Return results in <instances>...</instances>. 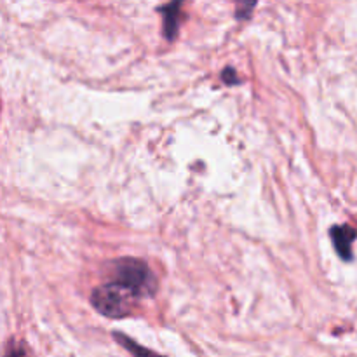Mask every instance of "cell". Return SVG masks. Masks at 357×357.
I'll list each match as a JSON object with an SVG mask.
<instances>
[{
    "label": "cell",
    "instance_id": "2",
    "mask_svg": "<svg viewBox=\"0 0 357 357\" xmlns=\"http://www.w3.org/2000/svg\"><path fill=\"white\" fill-rule=\"evenodd\" d=\"M136 302L138 300L131 293H128L124 288L110 281L107 284L94 288L93 295H91V305L101 316L110 317V319H121V317L129 316L135 309Z\"/></svg>",
    "mask_w": 357,
    "mask_h": 357
},
{
    "label": "cell",
    "instance_id": "1",
    "mask_svg": "<svg viewBox=\"0 0 357 357\" xmlns=\"http://www.w3.org/2000/svg\"><path fill=\"white\" fill-rule=\"evenodd\" d=\"M110 282L124 288L136 300L150 298L157 291V279L149 265L138 258H119L110 264Z\"/></svg>",
    "mask_w": 357,
    "mask_h": 357
},
{
    "label": "cell",
    "instance_id": "5",
    "mask_svg": "<svg viewBox=\"0 0 357 357\" xmlns=\"http://www.w3.org/2000/svg\"><path fill=\"white\" fill-rule=\"evenodd\" d=\"M114 337H115V340L122 345V347L128 349V351L131 352L132 357H162V356L155 354V352L149 351V349L142 347V345H138L135 340H131L129 337H126V335L114 333Z\"/></svg>",
    "mask_w": 357,
    "mask_h": 357
},
{
    "label": "cell",
    "instance_id": "3",
    "mask_svg": "<svg viewBox=\"0 0 357 357\" xmlns=\"http://www.w3.org/2000/svg\"><path fill=\"white\" fill-rule=\"evenodd\" d=\"M330 234L338 257L344 258V260H351L352 244H354V241L357 239V230L349 225H338L333 227V229L330 230Z\"/></svg>",
    "mask_w": 357,
    "mask_h": 357
},
{
    "label": "cell",
    "instance_id": "7",
    "mask_svg": "<svg viewBox=\"0 0 357 357\" xmlns=\"http://www.w3.org/2000/svg\"><path fill=\"white\" fill-rule=\"evenodd\" d=\"M223 79H225L229 84H236L237 82V79H236V75H234L232 68H229L225 73H223Z\"/></svg>",
    "mask_w": 357,
    "mask_h": 357
},
{
    "label": "cell",
    "instance_id": "4",
    "mask_svg": "<svg viewBox=\"0 0 357 357\" xmlns=\"http://www.w3.org/2000/svg\"><path fill=\"white\" fill-rule=\"evenodd\" d=\"M180 2L169 3V6H164L162 9V20H164V37L167 40H173L178 33V28H180Z\"/></svg>",
    "mask_w": 357,
    "mask_h": 357
},
{
    "label": "cell",
    "instance_id": "6",
    "mask_svg": "<svg viewBox=\"0 0 357 357\" xmlns=\"http://www.w3.org/2000/svg\"><path fill=\"white\" fill-rule=\"evenodd\" d=\"M6 357H31V356H30V351H28L23 344H14L13 342L9 351H7Z\"/></svg>",
    "mask_w": 357,
    "mask_h": 357
}]
</instances>
